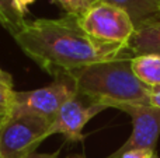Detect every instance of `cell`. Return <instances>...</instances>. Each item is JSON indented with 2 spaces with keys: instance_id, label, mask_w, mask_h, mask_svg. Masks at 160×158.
<instances>
[{
  "instance_id": "cell-1",
  "label": "cell",
  "mask_w": 160,
  "mask_h": 158,
  "mask_svg": "<svg viewBox=\"0 0 160 158\" xmlns=\"http://www.w3.org/2000/svg\"><path fill=\"white\" fill-rule=\"evenodd\" d=\"M13 36L28 58L56 77L115 59L129 50L127 45L102 42L90 36L79 25L78 17L70 14L61 18L25 21Z\"/></svg>"
},
{
  "instance_id": "cell-2",
  "label": "cell",
  "mask_w": 160,
  "mask_h": 158,
  "mask_svg": "<svg viewBox=\"0 0 160 158\" xmlns=\"http://www.w3.org/2000/svg\"><path fill=\"white\" fill-rule=\"evenodd\" d=\"M132 58L128 50L115 59L70 73L76 81L78 94L105 108H117L122 104H149L150 87L135 76L131 66Z\"/></svg>"
},
{
  "instance_id": "cell-3",
  "label": "cell",
  "mask_w": 160,
  "mask_h": 158,
  "mask_svg": "<svg viewBox=\"0 0 160 158\" xmlns=\"http://www.w3.org/2000/svg\"><path fill=\"white\" fill-rule=\"evenodd\" d=\"M76 95L78 87L73 77L62 76L42 88L13 91L7 115H34L52 122L62 106Z\"/></svg>"
},
{
  "instance_id": "cell-4",
  "label": "cell",
  "mask_w": 160,
  "mask_h": 158,
  "mask_svg": "<svg viewBox=\"0 0 160 158\" xmlns=\"http://www.w3.org/2000/svg\"><path fill=\"white\" fill-rule=\"evenodd\" d=\"M51 120L34 115H7L0 120V148L4 158H24L47 139Z\"/></svg>"
},
{
  "instance_id": "cell-5",
  "label": "cell",
  "mask_w": 160,
  "mask_h": 158,
  "mask_svg": "<svg viewBox=\"0 0 160 158\" xmlns=\"http://www.w3.org/2000/svg\"><path fill=\"white\" fill-rule=\"evenodd\" d=\"M78 21L82 30L93 38L127 46L136 30L124 10L102 0L91 3L87 11L78 17Z\"/></svg>"
},
{
  "instance_id": "cell-6",
  "label": "cell",
  "mask_w": 160,
  "mask_h": 158,
  "mask_svg": "<svg viewBox=\"0 0 160 158\" xmlns=\"http://www.w3.org/2000/svg\"><path fill=\"white\" fill-rule=\"evenodd\" d=\"M117 109L131 116L132 133L118 150L105 158H121L125 153L133 150L156 151L160 137V109L149 104H122Z\"/></svg>"
},
{
  "instance_id": "cell-7",
  "label": "cell",
  "mask_w": 160,
  "mask_h": 158,
  "mask_svg": "<svg viewBox=\"0 0 160 158\" xmlns=\"http://www.w3.org/2000/svg\"><path fill=\"white\" fill-rule=\"evenodd\" d=\"M104 109H107L104 105L94 104L91 101H88V104H84L82 101V97L78 94L61 108L48 129L47 137L53 134H62L70 142H83L84 126L88 123V120H91Z\"/></svg>"
},
{
  "instance_id": "cell-8",
  "label": "cell",
  "mask_w": 160,
  "mask_h": 158,
  "mask_svg": "<svg viewBox=\"0 0 160 158\" xmlns=\"http://www.w3.org/2000/svg\"><path fill=\"white\" fill-rule=\"evenodd\" d=\"M124 10L135 28L160 21V0H102Z\"/></svg>"
},
{
  "instance_id": "cell-9",
  "label": "cell",
  "mask_w": 160,
  "mask_h": 158,
  "mask_svg": "<svg viewBox=\"0 0 160 158\" xmlns=\"http://www.w3.org/2000/svg\"><path fill=\"white\" fill-rule=\"evenodd\" d=\"M128 49L133 56L142 53L160 55V21L136 28L128 44Z\"/></svg>"
},
{
  "instance_id": "cell-10",
  "label": "cell",
  "mask_w": 160,
  "mask_h": 158,
  "mask_svg": "<svg viewBox=\"0 0 160 158\" xmlns=\"http://www.w3.org/2000/svg\"><path fill=\"white\" fill-rule=\"evenodd\" d=\"M135 76L148 87L160 86V55L159 53H142L135 55L131 60Z\"/></svg>"
},
{
  "instance_id": "cell-11",
  "label": "cell",
  "mask_w": 160,
  "mask_h": 158,
  "mask_svg": "<svg viewBox=\"0 0 160 158\" xmlns=\"http://www.w3.org/2000/svg\"><path fill=\"white\" fill-rule=\"evenodd\" d=\"M0 22L11 34L17 32L25 24L24 14L18 10L16 0H0Z\"/></svg>"
},
{
  "instance_id": "cell-12",
  "label": "cell",
  "mask_w": 160,
  "mask_h": 158,
  "mask_svg": "<svg viewBox=\"0 0 160 158\" xmlns=\"http://www.w3.org/2000/svg\"><path fill=\"white\" fill-rule=\"evenodd\" d=\"M62 6L66 14L75 17H80L87 11V8L90 7V2L88 0H55Z\"/></svg>"
},
{
  "instance_id": "cell-13",
  "label": "cell",
  "mask_w": 160,
  "mask_h": 158,
  "mask_svg": "<svg viewBox=\"0 0 160 158\" xmlns=\"http://www.w3.org/2000/svg\"><path fill=\"white\" fill-rule=\"evenodd\" d=\"M13 91V87H8L6 84L0 83V120L8 114Z\"/></svg>"
},
{
  "instance_id": "cell-14",
  "label": "cell",
  "mask_w": 160,
  "mask_h": 158,
  "mask_svg": "<svg viewBox=\"0 0 160 158\" xmlns=\"http://www.w3.org/2000/svg\"><path fill=\"white\" fill-rule=\"evenodd\" d=\"M149 105L160 109V86L152 87L149 92Z\"/></svg>"
},
{
  "instance_id": "cell-15",
  "label": "cell",
  "mask_w": 160,
  "mask_h": 158,
  "mask_svg": "<svg viewBox=\"0 0 160 158\" xmlns=\"http://www.w3.org/2000/svg\"><path fill=\"white\" fill-rule=\"evenodd\" d=\"M152 150H133V151H128L125 153L121 158H146L148 154Z\"/></svg>"
},
{
  "instance_id": "cell-16",
  "label": "cell",
  "mask_w": 160,
  "mask_h": 158,
  "mask_svg": "<svg viewBox=\"0 0 160 158\" xmlns=\"http://www.w3.org/2000/svg\"><path fill=\"white\" fill-rule=\"evenodd\" d=\"M0 83L6 84V86H8V87H13V78H11V76L8 74L7 72H4L3 69H0Z\"/></svg>"
},
{
  "instance_id": "cell-17",
  "label": "cell",
  "mask_w": 160,
  "mask_h": 158,
  "mask_svg": "<svg viewBox=\"0 0 160 158\" xmlns=\"http://www.w3.org/2000/svg\"><path fill=\"white\" fill-rule=\"evenodd\" d=\"M31 2H34V0H16L17 3V7H18V10L21 11L22 14L27 13V6L30 4Z\"/></svg>"
},
{
  "instance_id": "cell-18",
  "label": "cell",
  "mask_w": 160,
  "mask_h": 158,
  "mask_svg": "<svg viewBox=\"0 0 160 158\" xmlns=\"http://www.w3.org/2000/svg\"><path fill=\"white\" fill-rule=\"evenodd\" d=\"M24 158H58V156L55 154H38V153H32L30 156L24 157Z\"/></svg>"
},
{
  "instance_id": "cell-19",
  "label": "cell",
  "mask_w": 160,
  "mask_h": 158,
  "mask_svg": "<svg viewBox=\"0 0 160 158\" xmlns=\"http://www.w3.org/2000/svg\"><path fill=\"white\" fill-rule=\"evenodd\" d=\"M146 158H159V156H158V153H156V151H150V153L148 154Z\"/></svg>"
},
{
  "instance_id": "cell-20",
  "label": "cell",
  "mask_w": 160,
  "mask_h": 158,
  "mask_svg": "<svg viewBox=\"0 0 160 158\" xmlns=\"http://www.w3.org/2000/svg\"><path fill=\"white\" fill-rule=\"evenodd\" d=\"M0 158H4V156H3V153H2V148H0Z\"/></svg>"
},
{
  "instance_id": "cell-21",
  "label": "cell",
  "mask_w": 160,
  "mask_h": 158,
  "mask_svg": "<svg viewBox=\"0 0 160 158\" xmlns=\"http://www.w3.org/2000/svg\"><path fill=\"white\" fill-rule=\"evenodd\" d=\"M88 2H90V4H91V3H94V2H98V0H88Z\"/></svg>"
},
{
  "instance_id": "cell-22",
  "label": "cell",
  "mask_w": 160,
  "mask_h": 158,
  "mask_svg": "<svg viewBox=\"0 0 160 158\" xmlns=\"http://www.w3.org/2000/svg\"><path fill=\"white\" fill-rule=\"evenodd\" d=\"M73 158H84V157H73Z\"/></svg>"
}]
</instances>
